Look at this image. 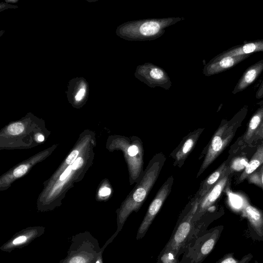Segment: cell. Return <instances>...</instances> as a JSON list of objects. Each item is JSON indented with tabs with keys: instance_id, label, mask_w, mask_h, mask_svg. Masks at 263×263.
<instances>
[{
	"instance_id": "1",
	"label": "cell",
	"mask_w": 263,
	"mask_h": 263,
	"mask_svg": "<svg viewBox=\"0 0 263 263\" xmlns=\"http://www.w3.org/2000/svg\"><path fill=\"white\" fill-rule=\"evenodd\" d=\"M166 161L162 153L155 154L149 161L145 170L117 211V229L119 233L133 212H137L155 183Z\"/></svg>"
},
{
	"instance_id": "2",
	"label": "cell",
	"mask_w": 263,
	"mask_h": 263,
	"mask_svg": "<svg viewBox=\"0 0 263 263\" xmlns=\"http://www.w3.org/2000/svg\"><path fill=\"white\" fill-rule=\"evenodd\" d=\"M183 20L182 17H168L129 21L120 25L116 33L127 41H152L162 36L168 27Z\"/></svg>"
},
{
	"instance_id": "3",
	"label": "cell",
	"mask_w": 263,
	"mask_h": 263,
	"mask_svg": "<svg viewBox=\"0 0 263 263\" xmlns=\"http://www.w3.org/2000/svg\"><path fill=\"white\" fill-rule=\"evenodd\" d=\"M248 112V106L245 105L229 121L223 119L215 132L204 152V157L196 177L203 172L219 156L231 142L235 133L241 126Z\"/></svg>"
},
{
	"instance_id": "4",
	"label": "cell",
	"mask_w": 263,
	"mask_h": 263,
	"mask_svg": "<svg viewBox=\"0 0 263 263\" xmlns=\"http://www.w3.org/2000/svg\"><path fill=\"white\" fill-rule=\"evenodd\" d=\"M198 204V202L192 198L186 205L178 218L169 240L161 252L171 253L178 259L183 253L194 231L193 219Z\"/></svg>"
},
{
	"instance_id": "5",
	"label": "cell",
	"mask_w": 263,
	"mask_h": 263,
	"mask_svg": "<svg viewBox=\"0 0 263 263\" xmlns=\"http://www.w3.org/2000/svg\"><path fill=\"white\" fill-rule=\"evenodd\" d=\"M223 230V226H218L190 240L179 263H202L214 249Z\"/></svg>"
},
{
	"instance_id": "6",
	"label": "cell",
	"mask_w": 263,
	"mask_h": 263,
	"mask_svg": "<svg viewBox=\"0 0 263 263\" xmlns=\"http://www.w3.org/2000/svg\"><path fill=\"white\" fill-rule=\"evenodd\" d=\"M66 257L59 263H95L101 248L88 231L72 236Z\"/></svg>"
},
{
	"instance_id": "7",
	"label": "cell",
	"mask_w": 263,
	"mask_h": 263,
	"mask_svg": "<svg viewBox=\"0 0 263 263\" xmlns=\"http://www.w3.org/2000/svg\"><path fill=\"white\" fill-rule=\"evenodd\" d=\"M117 147L123 152L127 163L130 185L137 183L144 172L142 141L136 136L122 137L117 141Z\"/></svg>"
},
{
	"instance_id": "8",
	"label": "cell",
	"mask_w": 263,
	"mask_h": 263,
	"mask_svg": "<svg viewBox=\"0 0 263 263\" xmlns=\"http://www.w3.org/2000/svg\"><path fill=\"white\" fill-rule=\"evenodd\" d=\"M134 76L151 88L160 87L169 90L172 85L166 72L161 67L150 62L138 65Z\"/></svg>"
},
{
	"instance_id": "9",
	"label": "cell",
	"mask_w": 263,
	"mask_h": 263,
	"mask_svg": "<svg viewBox=\"0 0 263 263\" xmlns=\"http://www.w3.org/2000/svg\"><path fill=\"white\" fill-rule=\"evenodd\" d=\"M174 178L170 176L163 183L151 203L138 229L136 239L142 238L171 192Z\"/></svg>"
},
{
	"instance_id": "10",
	"label": "cell",
	"mask_w": 263,
	"mask_h": 263,
	"mask_svg": "<svg viewBox=\"0 0 263 263\" xmlns=\"http://www.w3.org/2000/svg\"><path fill=\"white\" fill-rule=\"evenodd\" d=\"M233 174L231 170L230 171L210 190L199 202L193 219L194 224L204 216L209 211L210 208L219 198L224 189L228 186Z\"/></svg>"
},
{
	"instance_id": "11",
	"label": "cell",
	"mask_w": 263,
	"mask_h": 263,
	"mask_svg": "<svg viewBox=\"0 0 263 263\" xmlns=\"http://www.w3.org/2000/svg\"><path fill=\"white\" fill-rule=\"evenodd\" d=\"M260 107L252 116L245 133L232 145L229 155H233L240 150L251 147L253 138L263 124V101L257 103Z\"/></svg>"
},
{
	"instance_id": "12",
	"label": "cell",
	"mask_w": 263,
	"mask_h": 263,
	"mask_svg": "<svg viewBox=\"0 0 263 263\" xmlns=\"http://www.w3.org/2000/svg\"><path fill=\"white\" fill-rule=\"evenodd\" d=\"M45 231V227L41 226L25 228L16 233L8 241L4 243L0 247V250L3 252H11L16 249L23 248L42 235Z\"/></svg>"
},
{
	"instance_id": "13",
	"label": "cell",
	"mask_w": 263,
	"mask_h": 263,
	"mask_svg": "<svg viewBox=\"0 0 263 263\" xmlns=\"http://www.w3.org/2000/svg\"><path fill=\"white\" fill-rule=\"evenodd\" d=\"M204 128H198L185 136L178 146L170 154L174 166L181 167L195 147Z\"/></svg>"
},
{
	"instance_id": "14",
	"label": "cell",
	"mask_w": 263,
	"mask_h": 263,
	"mask_svg": "<svg viewBox=\"0 0 263 263\" xmlns=\"http://www.w3.org/2000/svg\"><path fill=\"white\" fill-rule=\"evenodd\" d=\"M242 214L248 221L251 237L255 240L263 241V211L245 201Z\"/></svg>"
},
{
	"instance_id": "15",
	"label": "cell",
	"mask_w": 263,
	"mask_h": 263,
	"mask_svg": "<svg viewBox=\"0 0 263 263\" xmlns=\"http://www.w3.org/2000/svg\"><path fill=\"white\" fill-rule=\"evenodd\" d=\"M251 54L235 57H217L212 59L203 69L204 76L209 77L226 71L248 58Z\"/></svg>"
},
{
	"instance_id": "16",
	"label": "cell",
	"mask_w": 263,
	"mask_h": 263,
	"mask_svg": "<svg viewBox=\"0 0 263 263\" xmlns=\"http://www.w3.org/2000/svg\"><path fill=\"white\" fill-rule=\"evenodd\" d=\"M229 159L225 160L214 172L204 179L199 186V188L193 198L198 203L210 190L214 186L230 171Z\"/></svg>"
},
{
	"instance_id": "17",
	"label": "cell",
	"mask_w": 263,
	"mask_h": 263,
	"mask_svg": "<svg viewBox=\"0 0 263 263\" xmlns=\"http://www.w3.org/2000/svg\"><path fill=\"white\" fill-rule=\"evenodd\" d=\"M263 71V59L249 66L243 73L232 91L235 95L251 85Z\"/></svg>"
},
{
	"instance_id": "18",
	"label": "cell",
	"mask_w": 263,
	"mask_h": 263,
	"mask_svg": "<svg viewBox=\"0 0 263 263\" xmlns=\"http://www.w3.org/2000/svg\"><path fill=\"white\" fill-rule=\"evenodd\" d=\"M263 51V39L245 42L242 44L233 46L218 54L216 57H235L240 55L251 54L253 53Z\"/></svg>"
},
{
	"instance_id": "19",
	"label": "cell",
	"mask_w": 263,
	"mask_h": 263,
	"mask_svg": "<svg viewBox=\"0 0 263 263\" xmlns=\"http://www.w3.org/2000/svg\"><path fill=\"white\" fill-rule=\"evenodd\" d=\"M263 163V140L258 145L256 150L251 158L245 168L238 177L236 184H238L243 181L247 178Z\"/></svg>"
},
{
	"instance_id": "20",
	"label": "cell",
	"mask_w": 263,
	"mask_h": 263,
	"mask_svg": "<svg viewBox=\"0 0 263 263\" xmlns=\"http://www.w3.org/2000/svg\"><path fill=\"white\" fill-rule=\"evenodd\" d=\"M253 258V255L251 253H249L240 259H237L234 257V253L230 252L226 254L215 263H250Z\"/></svg>"
},
{
	"instance_id": "21",
	"label": "cell",
	"mask_w": 263,
	"mask_h": 263,
	"mask_svg": "<svg viewBox=\"0 0 263 263\" xmlns=\"http://www.w3.org/2000/svg\"><path fill=\"white\" fill-rule=\"evenodd\" d=\"M246 179L250 183L255 184L263 190V163Z\"/></svg>"
},
{
	"instance_id": "22",
	"label": "cell",
	"mask_w": 263,
	"mask_h": 263,
	"mask_svg": "<svg viewBox=\"0 0 263 263\" xmlns=\"http://www.w3.org/2000/svg\"><path fill=\"white\" fill-rule=\"evenodd\" d=\"M24 125L20 122L10 124L7 128V131L10 135H16L21 134L24 130Z\"/></svg>"
},
{
	"instance_id": "23",
	"label": "cell",
	"mask_w": 263,
	"mask_h": 263,
	"mask_svg": "<svg viewBox=\"0 0 263 263\" xmlns=\"http://www.w3.org/2000/svg\"><path fill=\"white\" fill-rule=\"evenodd\" d=\"M119 233L117 232L116 231L115 233L110 237L107 241L105 243L104 246L101 248L100 251L98 253V255L97 256L96 260L95 263H103V253L105 249L106 248V247L112 241V240L115 238V237L117 236V235Z\"/></svg>"
},
{
	"instance_id": "24",
	"label": "cell",
	"mask_w": 263,
	"mask_h": 263,
	"mask_svg": "<svg viewBox=\"0 0 263 263\" xmlns=\"http://www.w3.org/2000/svg\"><path fill=\"white\" fill-rule=\"evenodd\" d=\"M263 140V124L254 135L251 143V147H257Z\"/></svg>"
},
{
	"instance_id": "25",
	"label": "cell",
	"mask_w": 263,
	"mask_h": 263,
	"mask_svg": "<svg viewBox=\"0 0 263 263\" xmlns=\"http://www.w3.org/2000/svg\"><path fill=\"white\" fill-rule=\"evenodd\" d=\"M28 167L25 164H22L17 167L13 171V175L15 177H20L24 175L27 171Z\"/></svg>"
},
{
	"instance_id": "26",
	"label": "cell",
	"mask_w": 263,
	"mask_h": 263,
	"mask_svg": "<svg viewBox=\"0 0 263 263\" xmlns=\"http://www.w3.org/2000/svg\"><path fill=\"white\" fill-rule=\"evenodd\" d=\"M86 86L85 84H82L74 96V99L77 102L81 101L85 97L86 94Z\"/></svg>"
},
{
	"instance_id": "27",
	"label": "cell",
	"mask_w": 263,
	"mask_h": 263,
	"mask_svg": "<svg viewBox=\"0 0 263 263\" xmlns=\"http://www.w3.org/2000/svg\"><path fill=\"white\" fill-rule=\"evenodd\" d=\"M79 155V151L77 150L73 151L67 157L66 159V162L67 164H73L76 160L78 158L77 157Z\"/></svg>"
},
{
	"instance_id": "28",
	"label": "cell",
	"mask_w": 263,
	"mask_h": 263,
	"mask_svg": "<svg viewBox=\"0 0 263 263\" xmlns=\"http://www.w3.org/2000/svg\"><path fill=\"white\" fill-rule=\"evenodd\" d=\"M83 164V160L81 157H78L76 161L73 162L72 165V169L73 170H76L80 167Z\"/></svg>"
},
{
	"instance_id": "29",
	"label": "cell",
	"mask_w": 263,
	"mask_h": 263,
	"mask_svg": "<svg viewBox=\"0 0 263 263\" xmlns=\"http://www.w3.org/2000/svg\"><path fill=\"white\" fill-rule=\"evenodd\" d=\"M72 165L68 166L60 177L61 181L64 180L69 175L72 170Z\"/></svg>"
},
{
	"instance_id": "30",
	"label": "cell",
	"mask_w": 263,
	"mask_h": 263,
	"mask_svg": "<svg viewBox=\"0 0 263 263\" xmlns=\"http://www.w3.org/2000/svg\"><path fill=\"white\" fill-rule=\"evenodd\" d=\"M111 190L109 187H103L100 189L99 191V195L101 197H105L110 195Z\"/></svg>"
},
{
	"instance_id": "31",
	"label": "cell",
	"mask_w": 263,
	"mask_h": 263,
	"mask_svg": "<svg viewBox=\"0 0 263 263\" xmlns=\"http://www.w3.org/2000/svg\"><path fill=\"white\" fill-rule=\"evenodd\" d=\"M255 97L256 99L263 98V79L256 92Z\"/></svg>"
},
{
	"instance_id": "32",
	"label": "cell",
	"mask_w": 263,
	"mask_h": 263,
	"mask_svg": "<svg viewBox=\"0 0 263 263\" xmlns=\"http://www.w3.org/2000/svg\"><path fill=\"white\" fill-rule=\"evenodd\" d=\"M44 140V137L42 135H40L37 136V140L42 142Z\"/></svg>"
},
{
	"instance_id": "33",
	"label": "cell",
	"mask_w": 263,
	"mask_h": 263,
	"mask_svg": "<svg viewBox=\"0 0 263 263\" xmlns=\"http://www.w3.org/2000/svg\"><path fill=\"white\" fill-rule=\"evenodd\" d=\"M7 2H16V1H8Z\"/></svg>"
},
{
	"instance_id": "34",
	"label": "cell",
	"mask_w": 263,
	"mask_h": 263,
	"mask_svg": "<svg viewBox=\"0 0 263 263\" xmlns=\"http://www.w3.org/2000/svg\"><path fill=\"white\" fill-rule=\"evenodd\" d=\"M255 263H259V262H258L257 261H255Z\"/></svg>"
}]
</instances>
